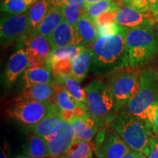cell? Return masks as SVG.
Masks as SVG:
<instances>
[{"mask_svg":"<svg viewBox=\"0 0 158 158\" xmlns=\"http://www.w3.org/2000/svg\"><path fill=\"white\" fill-rule=\"evenodd\" d=\"M92 73L104 76L129 66L126 29L122 27L117 34L100 37L91 47Z\"/></svg>","mask_w":158,"mask_h":158,"instance_id":"1","label":"cell"},{"mask_svg":"<svg viewBox=\"0 0 158 158\" xmlns=\"http://www.w3.org/2000/svg\"><path fill=\"white\" fill-rule=\"evenodd\" d=\"M158 104V81L157 72L152 68L141 70L139 87L126 108L135 117L147 125L151 126Z\"/></svg>","mask_w":158,"mask_h":158,"instance_id":"2","label":"cell"},{"mask_svg":"<svg viewBox=\"0 0 158 158\" xmlns=\"http://www.w3.org/2000/svg\"><path fill=\"white\" fill-rule=\"evenodd\" d=\"M109 125L117 133L132 150L148 157L149 140L152 133L143 122L133 115L127 108L118 110Z\"/></svg>","mask_w":158,"mask_h":158,"instance_id":"3","label":"cell"},{"mask_svg":"<svg viewBox=\"0 0 158 158\" xmlns=\"http://www.w3.org/2000/svg\"><path fill=\"white\" fill-rule=\"evenodd\" d=\"M129 66L138 68L158 56V37L153 27L126 29Z\"/></svg>","mask_w":158,"mask_h":158,"instance_id":"4","label":"cell"},{"mask_svg":"<svg viewBox=\"0 0 158 158\" xmlns=\"http://www.w3.org/2000/svg\"><path fill=\"white\" fill-rule=\"evenodd\" d=\"M84 89L85 107L87 113L101 127L109 125L118 113L110 89L105 82L94 80L86 86Z\"/></svg>","mask_w":158,"mask_h":158,"instance_id":"5","label":"cell"},{"mask_svg":"<svg viewBox=\"0 0 158 158\" xmlns=\"http://www.w3.org/2000/svg\"><path fill=\"white\" fill-rule=\"evenodd\" d=\"M141 70L127 67L115 70L106 76V84L113 94L116 110L126 107L139 87Z\"/></svg>","mask_w":158,"mask_h":158,"instance_id":"6","label":"cell"},{"mask_svg":"<svg viewBox=\"0 0 158 158\" xmlns=\"http://www.w3.org/2000/svg\"><path fill=\"white\" fill-rule=\"evenodd\" d=\"M93 143L97 158H122L132 150L110 125L99 130Z\"/></svg>","mask_w":158,"mask_h":158,"instance_id":"7","label":"cell"},{"mask_svg":"<svg viewBox=\"0 0 158 158\" xmlns=\"http://www.w3.org/2000/svg\"><path fill=\"white\" fill-rule=\"evenodd\" d=\"M33 33L27 13L20 15H8L1 19V45L6 46L26 42Z\"/></svg>","mask_w":158,"mask_h":158,"instance_id":"8","label":"cell"},{"mask_svg":"<svg viewBox=\"0 0 158 158\" xmlns=\"http://www.w3.org/2000/svg\"><path fill=\"white\" fill-rule=\"evenodd\" d=\"M52 102H21L15 104L7 110L13 119L28 128L34 127L50 110Z\"/></svg>","mask_w":158,"mask_h":158,"instance_id":"9","label":"cell"},{"mask_svg":"<svg viewBox=\"0 0 158 158\" xmlns=\"http://www.w3.org/2000/svg\"><path fill=\"white\" fill-rule=\"evenodd\" d=\"M24 48L29 59V68H49L48 60L53 48L48 37L33 32L26 40Z\"/></svg>","mask_w":158,"mask_h":158,"instance_id":"10","label":"cell"},{"mask_svg":"<svg viewBox=\"0 0 158 158\" xmlns=\"http://www.w3.org/2000/svg\"><path fill=\"white\" fill-rule=\"evenodd\" d=\"M157 20L151 11H141L122 3L116 18V23L124 29L153 27Z\"/></svg>","mask_w":158,"mask_h":158,"instance_id":"11","label":"cell"},{"mask_svg":"<svg viewBox=\"0 0 158 158\" xmlns=\"http://www.w3.org/2000/svg\"><path fill=\"white\" fill-rule=\"evenodd\" d=\"M55 85L54 102L58 106L63 119L70 122L74 117H81L87 114L84 105L79 103L63 86Z\"/></svg>","mask_w":158,"mask_h":158,"instance_id":"12","label":"cell"},{"mask_svg":"<svg viewBox=\"0 0 158 158\" xmlns=\"http://www.w3.org/2000/svg\"><path fill=\"white\" fill-rule=\"evenodd\" d=\"M51 158L64 155L76 141L70 122L64 121L62 127L54 135L45 138Z\"/></svg>","mask_w":158,"mask_h":158,"instance_id":"13","label":"cell"},{"mask_svg":"<svg viewBox=\"0 0 158 158\" xmlns=\"http://www.w3.org/2000/svg\"><path fill=\"white\" fill-rule=\"evenodd\" d=\"M53 49L76 45L81 46L82 40L76 26L71 25L64 19L48 37Z\"/></svg>","mask_w":158,"mask_h":158,"instance_id":"14","label":"cell"},{"mask_svg":"<svg viewBox=\"0 0 158 158\" xmlns=\"http://www.w3.org/2000/svg\"><path fill=\"white\" fill-rule=\"evenodd\" d=\"M55 85L53 83H40L24 86L15 99V102H54Z\"/></svg>","mask_w":158,"mask_h":158,"instance_id":"15","label":"cell"},{"mask_svg":"<svg viewBox=\"0 0 158 158\" xmlns=\"http://www.w3.org/2000/svg\"><path fill=\"white\" fill-rule=\"evenodd\" d=\"M63 119L61 112L56 104L54 102L48 114L34 127L29 128L31 132L47 138L54 135L62 127Z\"/></svg>","mask_w":158,"mask_h":158,"instance_id":"16","label":"cell"},{"mask_svg":"<svg viewBox=\"0 0 158 158\" xmlns=\"http://www.w3.org/2000/svg\"><path fill=\"white\" fill-rule=\"evenodd\" d=\"M29 68V59L24 48H21L14 53L9 59L6 68L4 80L7 88L11 87L16 81L20 75Z\"/></svg>","mask_w":158,"mask_h":158,"instance_id":"17","label":"cell"},{"mask_svg":"<svg viewBox=\"0 0 158 158\" xmlns=\"http://www.w3.org/2000/svg\"><path fill=\"white\" fill-rule=\"evenodd\" d=\"M77 141H92L101 128L89 114L81 117H74L70 122Z\"/></svg>","mask_w":158,"mask_h":158,"instance_id":"18","label":"cell"},{"mask_svg":"<svg viewBox=\"0 0 158 158\" xmlns=\"http://www.w3.org/2000/svg\"><path fill=\"white\" fill-rule=\"evenodd\" d=\"M76 27L82 40L81 46L91 48L99 38L98 26L95 21L85 13L79 19Z\"/></svg>","mask_w":158,"mask_h":158,"instance_id":"19","label":"cell"},{"mask_svg":"<svg viewBox=\"0 0 158 158\" xmlns=\"http://www.w3.org/2000/svg\"><path fill=\"white\" fill-rule=\"evenodd\" d=\"M54 79L55 84L63 86L77 102L85 106L86 92L81 86L80 82L72 74H61L54 77Z\"/></svg>","mask_w":158,"mask_h":158,"instance_id":"20","label":"cell"},{"mask_svg":"<svg viewBox=\"0 0 158 158\" xmlns=\"http://www.w3.org/2000/svg\"><path fill=\"white\" fill-rule=\"evenodd\" d=\"M26 155L35 158L50 157L48 144L45 138L31 132L28 134L23 147Z\"/></svg>","mask_w":158,"mask_h":158,"instance_id":"21","label":"cell"},{"mask_svg":"<svg viewBox=\"0 0 158 158\" xmlns=\"http://www.w3.org/2000/svg\"><path fill=\"white\" fill-rule=\"evenodd\" d=\"M92 62V51L91 48H85L72 60L71 74L79 82L87 76Z\"/></svg>","mask_w":158,"mask_h":158,"instance_id":"22","label":"cell"},{"mask_svg":"<svg viewBox=\"0 0 158 158\" xmlns=\"http://www.w3.org/2000/svg\"><path fill=\"white\" fill-rule=\"evenodd\" d=\"M52 6L51 0H37L29 7L27 14L33 32L45 19Z\"/></svg>","mask_w":158,"mask_h":158,"instance_id":"23","label":"cell"},{"mask_svg":"<svg viewBox=\"0 0 158 158\" xmlns=\"http://www.w3.org/2000/svg\"><path fill=\"white\" fill-rule=\"evenodd\" d=\"M64 20L61 7L53 5L35 32L48 37Z\"/></svg>","mask_w":158,"mask_h":158,"instance_id":"24","label":"cell"},{"mask_svg":"<svg viewBox=\"0 0 158 158\" xmlns=\"http://www.w3.org/2000/svg\"><path fill=\"white\" fill-rule=\"evenodd\" d=\"M53 77L54 76L50 68H28L23 73V81L24 86L40 83H53L54 81Z\"/></svg>","mask_w":158,"mask_h":158,"instance_id":"25","label":"cell"},{"mask_svg":"<svg viewBox=\"0 0 158 158\" xmlns=\"http://www.w3.org/2000/svg\"><path fill=\"white\" fill-rule=\"evenodd\" d=\"M93 141H76L64 155L58 158H93Z\"/></svg>","mask_w":158,"mask_h":158,"instance_id":"26","label":"cell"},{"mask_svg":"<svg viewBox=\"0 0 158 158\" xmlns=\"http://www.w3.org/2000/svg\"><path fill=\"white\" fill-rule=\"evenodd\" d=\"M84 48V47L76 46V45H70V46L54 48L48 60L49 68H51V65L59 62V61L73 60Z\"/></svg>","mask_w":158,"mask_h":158,"instance_id":"27","label":"cell"},{"mask_svg":"<svg viewBox=\"0 0 158 158\" xmlns=\"http://www.w3.org/2000/svg\"><path fill=\"white\" fill-rule=\"evenodd\" d=\"M120 6L121 5L115 0H102L97 3L86 6V14L94 20L106 12L119 10Z\"/></svg>","mask_w":158,"mask_h":158,"instance_id":"28","label":"cell"},{"mask_svg":"<svg viewBox=\"0 0 158 158\" xmlns=\"http://www.w3.org/2000/svg\"><path fill=\"white\" fill-rule=\"evenodd\" d=\"M29 7L23 0H2L1 3V10L9 15L23 14Z\"/></svg>","mask_w":158,"mask_h":158,"instance_id":"29","label":"cell"},{"mask_svg":"<svg viewBox=\"0 0 158 158\" xmlns=\"http://www.w3.org/2000/svg\"><path fill=\"white\" fill-rule=\"evenodd\" d=\"M61 10H62L63 17L65 21H68L70 24L73 26H76L79 19L81 18L83 15L86 13L81 10H79L73 6L68 5V4L62 6Z\"/></svg>","mask_w":158,"mask_h":158,"instance_id":"30","label":"cell"},{"mask_svg":"<svg viewBox=\"0 0 158 158\" xmlns=\"http://www.w3.org/2000/svg\"><path fill=\"white\" fill-rule=\"evenodd\" d=\"M72 60H61L51 66L53 76L56 77L61 74H71Z\"/></svg>","mask_w":158,"mask_h":158,"instance_id":"31","label":"cell"},{"mask_svg":"<svg viewBox=\"0 0 158 158\" xmlns=\"http://www.w3.org/2000/svg\"><path fill=\"white\" fill-rule=\"evenodd\" d=\"M118 10H114L106 12L100 15L94 20L98 27H102V26L112 24L116 23V18L117 15Z\"/></svg>","mask_w":158,"mask_h":158,"instance_id":"32","label":"cell"},{"mask_svg":"<svg viewBox=\"0 0 158 158\" xmlns=\"http://www.w3.org/2000/svg\"><path fill=\"white\" fill-rule=\"evenodd\" d=\"M124 5L141 11H149V0H118Z\"/></svg>","mask_w":158,"mask_h":158,"instance_id":"33","label":"cell"},{"mask_svg":"<svg viewBox=\"0 0 158 158\" xmlns=\"http://www.w3.org/2000/svg\"><path fill=\"white\" fill-rule=\"evenodd\" d=\"M66 4L73 6L76 8L81 10L82 11L86 13V4L84 0H54L52 2L53 5L58 6L59 7H61L64 5H66Z\"/></svg>","mask_w":158,"mask_h":158,"instance_id":"34","label":"cell"},{"mask_svg":"<svg viewBox=\"0 0 158 158\" xmlns=\"http://www.w3.org/2000/svg\"><path fill=\"white\" fill-rule=\"evenodd\" d=\"M122 27L116 24V23H112V24L102 26V27H98V35L99 37L104 35H109L117 34L122 30Z\"/></svg>","mask_w":158,"mask_h":158,"instance_id":"35","label":"cell"},{"mask_svg":"<svg viewBox=\"0 0 158 158\" xmlns=\"http://www.w3.org/2000/svg\"><path fill=\"white\" fill-rule=\"evenodd\" d=\"M147 158H158V138L152 135L149 140V154Z\"/></svg>","mask_w":158,"mask_h":158,"instance_id":"36","label":"cell"},{"mask_svg":"<svg viewBox=\"0 0 158 158\" xmlns=\"http://www.w3.org/2000/svg\"><path fill=\"white\" fill-rule=\"evenodd\" d=\"M151 132L154 136L158 138V104L152 119V123L151 126Z\"/></svg>","mask_w":158,"mask_h":158,"instance_id":"37","label":"cell"},{"mask_svg":"<svg viewBox=\"0 0 158 158\" xmlns=\"http://www.w3.org/2000/svg\"><path fill=\"white\" fill-rule=\"evenodd\" d=\"M122 158H147V157L145 155L139 152H136V151H134V150H131L129 153L127 154L125 156H124Z\"/></svg>","mask_w":158,"mask_h":158,"instance_id":"38","label":"cell"},{"mask_svg":"<svg viewBox=\"0 0 158 158\" xmlns=\"http://www.w3.org/2000/svg\"><path fill=\"white\" fill-rule=\"evenodd\" d=\"M9 157V145L7 141H4V147L2 148L0 158H8Z\"/></svg>","mask_w":158,"mask_h":158,"instance_id":"39","label":"cell"},{"mask_svg":"<svg viewBox=\"0 0 158 158\" xmlns=\"http://www.w3.org/2000/svg\"><path fill=\"white\" fill-rule=\"evenodd\" d=\"M149 10L151 11V13H154V12L155 11L156 8H157V6L158 5V0H149Z\"/></svg>","mask_w":158,"mask_h":158,"instance_id":"40","label":"cell"},{"mask_svg":"<svg viewBox=\"0 0 158 158\" xmlns=\"http://www.w3.org/2000/svg\"><path fill=\"white\" fill-rule=\"evenodd\" d=\"M84 1L86 4V6H88V5H92V4L98 2L100 1H102V0H84Z\"/></svg>","mask_w":158,"mask_h":158,"instance_id":"41","label":"cell"},{"mask_svg":"<svg viewBox=\"0 0 158 158\" xmlns=\"http://www.w3.org/2000/svg\"><path fill=\"white\" fill-rule=\"evenodd\" d=\"M153 29H154V30H155L156 35H157V36L158 37V20L156 21V23H155V24H154Z\"/></svg>","mask_w":158,"mask_h":158,"instance_id":"42","label":"cell"},{"mask_svg":"<svg viewBox=\"0 0 158 158\" xmlns=\"http://www.w3.org/2000/svg\"><path fill=\"white\" fill-rule=\"evenodd\" d=\"M15 158H35V157H31V156L26 155V154H22V155H19L16 156Z\"/></svg>","mask_w":158,"mask_h":158,"instance_id":"43","label":"cell"},{"mask_svg":"<svg viewBox=\"0 0 158 158\" xmlns=\"http://www.w3.org/2000/svg\"><path fill=\"white\" fill-rule=\"evenodd\" d=\"M23 1H24L29 6H31L32 4L35 3L37 0H23Z\"/></svg>","mask_w":158,"mask_h":158,"instance_id":"44","label":"cell"},{"mask_svg":"<svg viewBox=\"0 0 158 158\" xmlns=\"http://www.w3.org/2000/svg\"><path fill=\"white\" fill-rule=\"evenodd\" d=\"M153 15H154V17H155V19H156V20H157H157H158V5L157 6V8H156L155 11L154 12Z\"/></svg>","mask_w":158,"mask_h":158,"instance_id":"45","label":"cell"},{"mask_svg":"<svg viewBox=\"0 0 158 158\" xmlns=\"http://www.w3.org/2000/svg\"><path fill=\"white\" fill-rule=\"evenodd\" d=\"M157 81H158V73L157 72Z\"/></svg>","mask_w":158,"mask_h":158,"instance_id":"46","label":"cell"},{"mask_svg":"<svg viewBox=\"0 0 158 158\" xmlns=\"http://www.w3.org/2000/svg\"><path fill=\"white\" fill-rule=\"evenodd\" d=\"M54 0H51V3H52L53 2H54Z\"/></svg>","mask_w":158,"mask_h":158,"instance_id":"47","label":"cell"},{"mask_svg":"<svg viewBox=\"0 0 158 158\" xmlns=\"http://www.w3.org/2000/svg\"><path fill=\"white\" fill-rule=\"evenodd\" d=\"M50 158H51V157H50Z\"/></svg>","mask_w":158,"mask_h":158,"instance_id":"48","label":"cell"}]
</instances>
